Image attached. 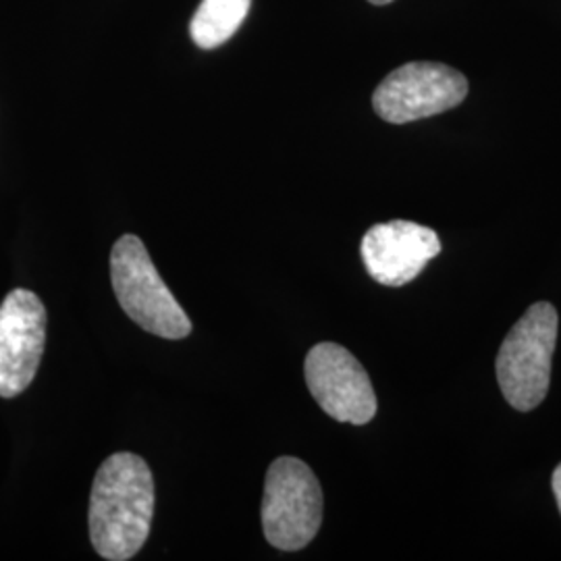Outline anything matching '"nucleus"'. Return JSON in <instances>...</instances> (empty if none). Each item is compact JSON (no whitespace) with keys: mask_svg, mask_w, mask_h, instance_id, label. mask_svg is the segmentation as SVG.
<instances>
[{"mask_svg":"<svg viewBox=\"0 0 561 561\" xmlns=\"http://www.w3.org/2000/svg\"><path fill=\"white\" fill-rule=\"evenodd\" d=\"M154 479L140 456L119 451L102 461L90 493V541L102 560L127 561L150 537Z\"/></svg>","mask_w":561,"mask_h":561,"instance_id":"f257e3e1","label":"nucleus"},{"mask_svg":"<svg viewBox=\"0 0 561 561\" xmlns=\"http://www.w3.org/2000/svg\"><path fill=\"white\" fill-rule=\"evenodd\" d=\"M111 280L123 312L144 331L162 340H185L192 321L162 280L146 245L121 236L111 250Z\"/></svg>","mask_w":561,"mask_h":561,"instance_id":"f03ea898","label":"nucleus"},{"mask_svg":"<svg viewBox=\"0 0 561 561\" xmlns=\"http://www.w3.org/2000/svg\"><path fill=\"white\" fill-rule=\"evenodd\" d=\"M558 324V310L549 301H537L503 340L497 381L503 398L518 412L535 410L549 393Z\"/></svg>","mask_w":561,"mask_h":561,"instance_id":"7ed1b4c3","label":"nucleus"},{"mask_svg":"<svg viewBox=\"0 0 561 561\" xmlns=\"http://www.w3.org/2000/svg\"><path fill=\"white\" fill-rule=\"evenodd\" d=\"M322 489L308 463L283 456L271 463L262 495V530L279 551H300L322 524Z\"/></svg>","mask_w":561,"mask_h":561,"instance_id":"20e7f679","label":"nucleus"},{"mask_svg":"<svg viewBox=\"0 0 561 561\" xmlns=\"http://www.w3.org/2000/svg\"><path fill=\"white\" fill-rule=\"evenodd\" d=\"M468 96V80L442 62H408L391 71L373 96L387 123H412L456 108Z\"/></svg>","mask_w":561,"mask_h":561,"instance_id":"39448f33","label":"nucleus"},{"mask_svg":"<svg viewBox=\"0 0 561 561\" xmlns=\"http://www.w3.org/2000/svg\"><path fill=\"white\" fill-rule=\"evenodd\" d=\"M304 375L312 398L333 421L362 426L375 419V387L345 347L331 341L314 345L304 362Z\"/></svg>","mask_w":561,"mask_h":561,"instance_id":"423d86ee","label":"nucleus"},{"mask_svg":"<svg viewBox=\"0 0 561 561\" xmlns=\"http://www.w3.org/2000/svg\"><path fill=\"white\" fill-rule=\"evenodd\" d=\"M44 343V304L30 289H13L0 304V398H18L32 385Z\"/></svg>","mask_w":561,"mask_h":561,"instance_id":"0eeeda50","label":"nucleus"},{"mask_svg":"<svg viewBox=\"0 0 561 561\" xmlns=\"http://www.w3.org/2000/svg\"><path fill=\"white\" fill-rule=\"evenodd\" d=\"M360 254L373 279L401 287L442 254V240L431 227L398 219L370 227L362 238Z\"/></svg>","mask_w":561,"mask_h":561,"instance_id":"6e6552de","label":"nucleus"},{"mask_svg":"<svg viewBox=\"0 0 561 561\" xmlns=\"http://www.w3.org/2000/svg\"><path fill=\"white\" fill-rule=\"evenodd\" d=\"M252 0H202L190 23V34L204 50L229 41L250 11Z\"/></svg>","mask_w":561,"mask_h":561,"instance_id":"1a4fd4ad","label":"nucleus"},{"mask_svg":"<svg viewBox=\"0 0 561 561\" xmlns=\"http://www.w3.org/2000/svg\"><path fill=\"white\" fill-rule=\"evenodd\" d=\"M551 486H553V493H556V500H558V507H560L561 514V463L558 466V468H556V472H553Z\"/></svg>","mask_w":561,"mask_h":561,"instance_id":"9d476101","label":"nucleus"},{"mask_svg":"<svg viewBox=\"0 0 561 561\" xmlns=\"http://www.w3.org/2000/svg\"><path fill=\"white\" fill-rule=\"evenodd\" d=\"M368 2H373V4H389V2H393V0H368Z\"/></svg>","mask_w":561,"mask_h":561,"instance_id":"9b49d317","label":"nucleus"}]
</instances>
